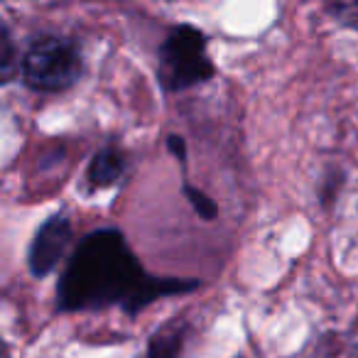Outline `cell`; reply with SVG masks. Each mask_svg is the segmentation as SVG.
Returning a JSON list of instances; mask_svg holds the SVG:
<instances>
[{
  "mask_svg": "<svg viewBox=\"0 0 358 358\" xmlns=\"http://www.w3.org/2000/svg\"><path fill=\"white\" fill-rule=\"evenodd\" d=\"M167 145L169 150H172V155L179 159V162H185L187 159V148H185V140L179 138V135H169L167 138Z\"/></svg>",
  "mask_w": 358,
  "mask_h": 358,
  "instance_id": "10",
  "label": "cell"
},
{
  "mask_svg": "<svg viewBox=\"0 0 358 358\" xmlns=\"http://www.w3.org/2000/svg\"><path fill=\"white\" fill-rule=\"evenodd\" d=\"M182 338H185V329L179 324H172L162 331H155L145 358H177L179 348H182Z\"/></svg>",
  "mask_w": 358,
  "mask_h": 358,
  "instance_id": "6",
  "label": "cell"
},
{
  "mask_svg": "<svg viewBox=\"0 0 358 358\" xmlns=\"http://www.w3.org/2000/svg\"><path fill=\"white\" fill-rule=\"evenodd\" d=\"M0 59H3V81H10L13 66H15V52H13V37L6 25L0 30Z\"/></svg>",
  "mask_w": 358,
  "mask_h": 358,
  "instance_id": "8",
  "label": "cell"
},
{
  "mask_svg": "<svg viewBox=\"0 0 358 358\" xmlns=\"http://www.w3.org/2000/svg\"><path fill=\"white\" fill-rule=\"evenodd\" d=\"M185 196L189 199V204L196 209V214L201 216V219H216V214H219V206H216V201L211 199V196H206L201 189H196V187L192 185H185Z\"/></svg>",
  "mask_w": 358,
  "mask_h": 358,
  "instance_id": "7",
  "label": "cell"
},
{
  "mask_svg": "<svg viewBox=\"0 0 358 358\" xmlns=\"http://www.w3.org/2000/svg\"><path fill=\"white\" fill-rule=\"evenodd\" d=\"M71 224L64 214H55L40 226V231L35 234V241L30 245V273L35 278H45L52 270L59 265V260L64 258L66 248L71 243Z\"/></svg>",
  "mask_w": 358,
  "mask_h": 358,
  "instance_id": "4",
  "label": "cell"
},
{
  "mask_svg": "<svg viewBox=\"0 0 358 358\" xmlns=\"http://www.w3.org/2000/svg\"><path fill=\"white\" fill-rule=\"evenodd\" d=\"M329 10H331V15L336 17L338 22L358 30V3H334Z\"/></svg>",
  "mask_w": 358,
  "mask_h": 358,
  "instance_id": "9",
  "label": "cell"
},
{
  "mask_svg": "<svg viewBox=\"0 0 358 358\" xmlns=\"http://www.w3.org/2000/svg\"><path fill=\"white\" fill-rule=\"evenodd\" d=\"M125 172V155L118 148H103L94 155L89 164V182L94 187L115 185Z\"/></svg>",
  "mask_w": 358,
  "mask_h": 358,
  "instance_id": "5",
  "label": "cell"
},
{
  "mask_svg": "<svg viewBox=\"0 0 358 358\" xmlns=\"http://www.w3.org/2000/svg\"><path fill=\"white\" fill-rule=\"evenodd\" d=\"M214 76V64L206 55V35L192 25L169 30L159 47L157 79L167 91H185Z\"/></svg>",
  "mask_w": 358,
  "mask_h": 358,
  "instance_id": "2",
  "label": "cell"
},
{
  "mask_svg": "<svg viewBox=\"0 0 358 358\" xmlns=\"http://www.w3.org/2000/svg\"><path fill=\"white\" fill-rule=\"evenodd\" d=\"M196 285L194 280L148 278L123 234L101 229L79 241L57 285V304L62 312H91L120 304L135 314L152 299L189 292Z\"/></svg>",
  "mask_w": 358,
  "mask_h": 358,
  "instance_id": "1",
  "label": "cell"
},
{
  "mask_svg": "<svg viewBox=\"0 0 358 358\" xmlns=\"http://www.w3.org/2000/svg\"><path fill=\"white\" fill-rule=\"evenodd\" d=\"M81 52L64 37H42L22 59V79L30 89L57 94L74 86L81 76Z\"/></svg>",
  "mask_w": 358,
  "mask_h": 358,
  "instance_id": "3",
  "label": "cell"
}]
</instances>
